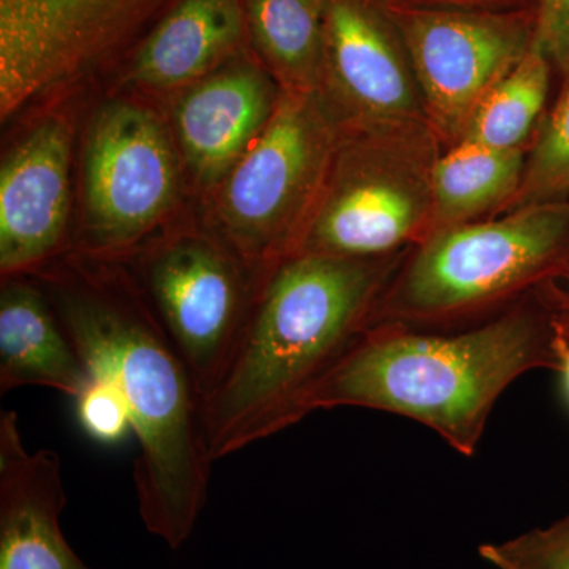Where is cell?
Returning a JSON list of instances; mask_svg holds the SVG:
<instances>
[{
	"mask_svg": "<svg viewBox=\"0 0 569 569\" xmlns=\"http://www.w3.org/2000/svg\"><path fill=\"white\" fill-rule=\"evenodd\" d=\"M44 293L89 373L111 385L129 410L142 523L181 548L208 500L213 463L189 367L126 283L77 269L52 276Z\"/></svg>",
	"mask_w": 569,
	"mask_h": 569,
	"instance_id": "6da1fadb",
	"label": "cell"
},
{
	"mask_svg": "<svg viewBox=\"0 0 569 569\" xmlns=\"http://www.w3.org/2000/svg\"><path fill=\"white\" fill-rule=\"evenodd\" d=\"M569 337L545 299L452 331L370 326L306 399L305 418L340 407L417 421L473 458L500 397L535 370L560 372Z\"/></svg>",
	"mask_w": 569,
	"mask_h": 569,
	"instance_id": "7a4b0ae2",
	"label": "cell"
},
{
	"mask_svg": "<svg viewBox=\"0 0 569 569\" xmlns=\"http://www.w3.org/2000/svg\"><path fill=\"white\" fill-rule=\"evenodd\" d=\"M400 266L299 254L269 272L219 383L203 402L213 462L305 419L313 388L369 328Z\"/></svg>",
	"mask_w": 569,
	"mask_h": 569,
	"instance_id": "3957f363",
	"label": "cell"
},
{
	"mask_svg": "<svg viewBox=\"0 0 569 569\" xmlns=\"http://www.w3.org/2000/svg\"><path fill=\"white\" fill-rule=\"evenodd\" d=\"M569 277V201L512 209L427 236L399 266L370 326L452 331Z\"/></svg>",
	"mask_w": 569,
	"mask_h": 569,
	"instance_id": "277c9868",
	"label": "cell"
},
{
	"mask_svg": "<svg viewBox=\"0 0 569 569\" xmlns=\"http://www.w3.org/2000/svg\"><path fill=\"white\" fill-rule=\"evenodd\" d=\"M287 258L376 260L429 233L438 137L429 122L351 127ZM283 261V260H282Z\"/></svg>",
	"mask_w": 569,
	"mask_h": 569,
	"instance_id": "5b68a950",
	"label": "cell"
},
{
	"mask_svg": "<svg viewBox=\"0 0 569 569\" xmlns=\"http://www.w3.org/2000/svg\"><path fill=\"white\" fill-rule=\"evenodd\" d=\"M340 133L325 97L280 92L274 114L224 178L227 246L266 277L284 260L331 170Z\"/></svg>",
	"mask_w": 569,
	"mask_h": 569,
	"instance_id": "8992f818",
	"label": "cell"
},
{
	"mask_svg": "<svg viewBox=\"0 0 569 569\" xmlns=\"http://www.w3.org/2000/svg\"><path fill=\"white\" fill-rule=\"evenodd\" d=\"M179 162L163 122L146 108L111 103L89 129L84 151V244L119 257L170 211Z\"/></svg>",
	"mask_w": 569,
	"mask_h": 569,
	"instance_id": "52a82bcc",
	"label": "cell"
},
{
	"mask_svg": "<svg viewBox=\"0 0 569 569\" xmlns=\"http://www.w3.org/2000/svg\"><path fill=\"white\" fill-rule=\"evenodd\" d=\"M241 263L247 264L233 250L198 236L157 247L142 263L153 316L189 367L203 402L227 369L260 290L250 291Z\"/></svg>",
	"mask_w": 569,
	"mask_h": 569,
	"instance_id": "ba28073f",
	"label": "cell"
},
{
	"mask_svg": "<svg viewBox=\"0 0 569 569\" xmlns=\"http://www.w3.org/2000/svg\"><path fill=\"white\" fill-rule=\"evenodd\" d=\"M417 78L426 119L438 138L458 142L471 116L531 50L533 26L466 10L388 11Z\"/></svg>",
	"mask_w": 569,
	"mask_h": 569,
	"instance_id": "9c48e42d",
	"label": "cell"
},
{
	"mask_svg": "<svg viewBox=\"0 0 569 569\" xmlns=\"http://www.w3.org/2000/svg\"><path fill=\"white\" fill-rule=\"evenodd\" d=\"M162 2L0 0L2 121L107 58Z\"/></svg>",
	"mask_w": 569,
	"mask_h": 569,
	"instance_id": "30bf717a",
	"label": "cell"
},
{
	"mask_svg": "<svg viewBox=\"0 0 569 569\" xmlns=\"http://www.w3.org/2000/svg\"><path fill=\"white\" fill-rule=\"evenodd\" d=\"M325 91L351 127L427 122L395 22L367 0L326 3Z\"/></svg>",
	"mask_w": 569,
	"mask_h": 569,
	"instance_id": "8fae6325",
	"label": "cell"
},
{
	"mask_svg": "<svg viewBox=\"0 0 569 569\" xmlns=\"http://www.w3.org/2000/svg\"><path fill=\"white\" fill-rule=\"evenodd\" d=\"M71 134L59 118L31 130L0 171V271H36L58 253L70 211Z\"/></svg>",
	"mask_w": 569,
	"mask_h": 569,
	"instance_id": "7c38bea8",
	"label": "cell"
},
{
	"mask_svg": "<svg viewBox=\"0 0 569 569\" xmlns=\"http://www.w3.org/2000/svg\"><path fill=\"white\" fill-rule=\"evenodd\" d=\"M67 497L61 458L29 452L14 411L0 413V569H93L61 529Z\"/></svg>",
	"mask_w": 569,
	"mask_h": 569,
	"instance_id": "4fadbf2b",
	"label": "cell"
},
{
	"mask_svg": "<svg viewBox=\"0 0 569 569\" xmlns=\"http://www.w3.org/2000/svg\"><path fill=\"white\" fill-rule=\"evenodd\" d=\"M280 93L257 63L212 71L176 107V133L187 167L206 187L224 181L274 114Z\"/></svg>",
	"mask_w": 569,
	"mask_h": 569,
	"instance_id": "5bb4252c",
	"label": "cell"
},
{
	"mask_svg": "<svg viewBox=\"0 0 569 569\" xmlns=\"http://www.w3.org/2000/svg\"><path fill=\"white\" fill-rule=\"evenodd\" d=\"M91 380L54 306L20 276L3 277L0 291V395L41 387L77 397Z\"/></svg>",
	"mask_w": 569,
	"mask_h": 569,
	"instance_id": "9a60e30c",
	"label": "cell"
},
{
	"mask_svg": "<svg viewBox=\"0 0 569 569\" xmlns=\"http://www.w3.org/2000/svg\"><path fill=\"white\" fill-rule=\"evenodd\" d=\"M247 31L244 0H179L138 48L130 80L153 89L203 80Z\"/></svg>",
	"mask_w": 569,
	"mask_h": 569,
	"instance_id": "2e32d148",
	"label": "cell"
},
{
	"mask_svg": "<svg viewBox=\"0 0 569 569\" xmlns=\"http://www.w3.org/2000/svg\"><path fill=\"white\" fill-rule=\"evenodd\" d=\"M526 162L522 149L500 151L456 142L433 164L432 212L427 236L475 222L481 213L503 203L508 206L518 193Z\"/></svg>",
	"mask_w": 569,
	"mask_h": 569,
	"instance_id": "e0dca14e",
	"label": "cell"
},
{
	"mask_svg": "<svg viewBox=\"0 0 569 569\" xmlns=\"http://www.w3.org/2000/svg\"><path fill=\"white\" fill-rule=\"evenodd\" d=\"M247 29L283 91L323 92L328 0H244Z\"/></svg>",
	"mask_w": 569,
	"mask_h": 569,
	"instance_id": "ac0fdd59",
	"label": "cell"
},
{
	"mask_svg": "<svg viewBox=\"0 0 569 569\" xmlns=\"http://www.w3.org/2000/svg\"><path fill=\"white\" fill-rule=\"evenodd\" d=\"M552 63L531 50L490 89L460 141L500 151L522 149L548 102Z\"/></svg>",
	"mask_w": 569,
	"mask_h": 569,
	"instance_id": "d6986e66",
	"label": "cell"
},
{
	"mask_svg": "<svg viewBox=\"0 0 569 569\" xmlns=\"http://www.w3.org/2000/svg\"><path fill=\"white\" fill-rule=\"evenodd\" d=\"M569 194V78L567 89L549 116L523 170L508 211L522 206L567 200Z\"/></svg>",
	"mask_w": 569,
	"mask_h": 569,
	"instance_id": "ffe728a7",
	"label": "cell"
},
{
	"mask_svg": "<svg viewBox=\"0 0 569 569\" xmlns=\"http://www.w3.org/2000/svg\"><path fill=\"white\" fill-rule=\"evenodd\" d=\"M479 556L497 569H569V511L548 527L482 545Z\"/></svg>",
	"mask_w": 569,
	"mask_h": 569,
	"instance_id": "44dd1931",
	"label": "cell"
},
{
	"mask_svg": "<svg viewBox=\"0 0 569 569\" xmlns=\"http://www.w3.org/2000/svg\"><path fill=\"white\" fill-rule=\"evenodd\" d=\"M74 400L82 430L97 443H121L123 438L133 432L129 410L107 381L91 376L89 383Z\"/></svg>",
	"mask_w": 569,
	"mask_h": 569,
	"instance_id": "7402d4cb",
	"label": "cell"
},
{
	"mask_svg": "<svg viewBox=\"0 0 569 569\" xmlns=\"http://www.w3.org/2000/svg\"><path fill=\"white\" fill-rule=\"evenodd\" d=\"M531 47L569 78V0L539 2Z\"/></svg>",
	"mask_w": 569,
	"mask_h": 569,
	"instance_id": "603a6c76",
	"label": "cell"
},
{
	"mask_svg": "<svg viewBox=\"0 0 569 569\" xmlns=\"http://www.w3.org/2000/svg\"><path fill=\"white\" fill-rule=\"evenodd\" d=\"M537 291L556 313L557 320L569 337V277L545 283Z\"/></svg>",
	"mask_w": 569,
	"mask_h": 569,
	"instance_id": "cb8c5ba5",
	"label": "cell"
},
{
	"mask_svg": "<svg viewBox=\"0 0 569 569\" xmlns=\"http://www.w3.org/2000/svg\"><path fill=\"white\" fill-rule=\"evenodd\" d=\"M560 376H561V385H563L565 397L569 402V346L567 350H565L563 361H561L560 367Z\"/></svg>",
	"mask_w": 569,
	"mask_h": 569,
	"instance_id": "d4e9b609",
	"label": "cell"
}]
</instances>
